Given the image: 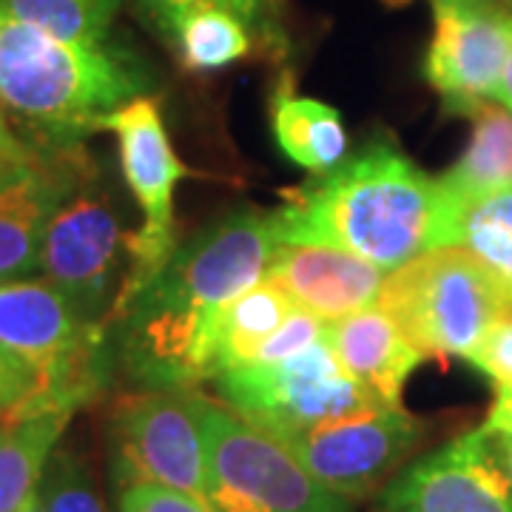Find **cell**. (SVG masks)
<instances>
[{"label":"cell","mask_w":512,"mask_h":512,"mask_svg":"<svg viewBox=\"0 0 512 512\" xmlns=\"http://www.w3.org/2000/svg\"><path fill=\"white\" fill-rule=\"evenodd\" d=\"M379 512H512V484L495 436L481 427L404 470Z\"/></svg>","instance_id":"7c38bea8"},{"label":"cell","mask_w":512,"mask_h":512,"mask_svg":"<svg viewBox=\"0 0 512 512\" xmlns=\"http://www.w3.org/2000/svg\"><path fill=\"white\" fill-rule=\"evenodd\" d=\"M279 245L276 211L242 208L177 248L143 291L106 316L128 379L146 390H191L214 379L217 322L268 276Z\"/></svg>","instance_id":"6da1fadb"},{"label":"cell","mask_w":512,"mask_h":512,"mask_svg":"<svg viewBox=\"0 0 512 512\" xmlns=\"http://www.w3.org/2000/svg\"><path fill=\"white\" fill-rule=\"evenodd\" d=\"M120 512H217L200 495L163 484H131L120 490Z\"/></svg>","instance_id":"484cf974"},{"label":"cell","mask_w":512,"mask_h":512,"mask_svg":"<svg viewBox=\"0 0 512 512\" xmlns=\"http://www.w3.org/2000/svg\"><path fill=\"white\" fill-rule=\"evenodd\" d=\"M146 86L126 52L46 35L0 6V106L49 143H77Z\"/></svg>","instance_id":"3957f363"},{"label":"cell","mask_w":512,"mask_h":512,"mask_svg":"<svg viewBox=\"0 0 512 512\" xmlns=\"http://www.w3.org/2000/svg\"><path fill=\"white\" fill-rule=\"evenodd\" d=\"M467 362L478 367L495 387H512V311L487 330Z\"/></svg>","instance_id":"4316f807"},{"label":"cell","mask_w":512,"mask_h":512,"mask_svg":"<svg viewBox=\"0 0 512 512\" xmlns=\"http://www.w3.org/2000/svg\"><path fill=\"white\" fill-rule=\"evenodd\" d=\"M117 3L120 0H0L9 15L80 46H106Z\"/></svg>","instance_id":"7402d4cb"},{"label":"cell","mask_w":512,"mask_h":512,"mask_svg":"<svg viewBox=\"0 0 512 512\" xmlns=\"http://www.w3.org/2000/svg\"><path fill=\"white\" fill-rule=\"evenodd\" d=\"M92 171L77 143L35 148L18 171L0 183V282L37 271L46 228L77 183Z\"/></svg>","instance_id":"4fadbf2b"},{"label":"cell","mask_w":512,"mask_h":512,"mask_svg":"<svg viewBox=\"0 0 512 512\" xmlns=\"http://www.w3.org/2000/svg\"><path fill=\"white\" fill-rule=\"evenodd\" d=\"M282 242L345 248L396 271L453 245V217L439 180L390 143H376L291 191L276 211Z\"/></svg>","instance_id":"7a4b0ae2"},{"label":"cell","mask_w":512,"mask_h":512,"mask_svg":"<svg viewBox=\"0 0 512 512\" xmlns=\"http://www.w3.org/2000/svg\"><path fill=\"white\" fill-rule=\"evenodd\" d=\"M325 336H328V322L319 319L316 313L296 305L291 316L268 336V342L256 350V356L251 362H279V359H288V356H296V353H302V350L311 348L316 342H322Z\"/></svg>","instance_id":"d4e9b609"},{"label":"cell","mask_w":512,"mask_h":512,"mask_svg":"<svg viewBox=\"0 0 512 512\" xmlns=\"http://www.w3.org/2000/svg\"><path fill=\"white\" fill-rule=\"evenodd\" d=\"M274 137L282 154L311 174H325L345 160L348 131L328 103L288 89L274 97Z\"/></svg>","instance_id":"ac0fdd59"},{"label":"cell","mask_w":512,"mask_h":512,"mask_svg":"<svg viewBox=\"0 0 512 512\" xmlns=\"http://www.w3.org/2000/svg\"><path fill=\"white\" fill-rule=\"evenodd\" d=\"M376 302L424 359H467L487 330L512 311V291L470 251L450 245L390 271Z\"/></svg>","instance_id":"277c9868"},{"label":"cell","mask_w":512,"mask_h":512,"mask_svg":"<svg viewBox=\"0 0 512 512\" xmlns=\"http://www.w3.org/2000/svg\"><path fill=\"white\" fill-rule=\"evenodd\" d=\"M72 416L40 413L0 427V512H20L37 493L43 467Z\"/></svg>","instance_id":"ffe728a7"},{"label":"cell","mask_w":512,"mask_h":512,"mask_svg":"<svg viewBox=\"0 0 512 512\" xmlns=\"http://www.w3.org/2000/svg\"><path fill=\"white\" fill-rule=\"evenodd\" d=\"M111 450L120 490L131 484H163L205 498L200 393L143 390L126 396L111 416Z\"/></svg>","instance_id":"ba28073f"},{"label":"cell","mask_w":512,"mask_h":512,"mask_svg":"<svg viewBox=\"0 0 512 512\" xmlns=\"http://www.w3.org/2000/svg\"><path fill=\"white\" fill-rule=\"evenodd\" d=\"M453 245L470 251L512 291V188L493 191L461 208Z\"/></svg>","instance_id":"44dd1931"},{"label":"cell","mask_w":512,"mask_h":512,"mask_svg":"<svg viewBox=\"0 0 512 512\" xmlns=\"http://www.w3.org/2000/svg\"><path fill=\"white\" fill-rule=\"evenodd\" d=\"M495 100H501V106H507L512 111V52L507 57V66H504V77H501V86H498V97Z\"/></svg>","instance_id":"4dcf8cb0"},{"label":"cell","mask_w":512,"mask_h":512,"mask_svg":"<svg viewBox=\"0 0 512 512\" xmlns=\"http://www.w3.org/2000/svg\"><path fill=\"white\" fill-rule=\"evenodd\" d=\"M512 52V18L487 0H436V29L424 55V77L447 109L467 114L495 100Z\"/></svg>","instance_id":"8fae6325"},{"label":"cell","mask_w":512,"mask_h":512,"mask_svg":"<svg viewBox=\"0 0 512 512\" xmlns=\"http://www.w3.org/2000/svg\"><path fill=\"white\" fill-rule=\"evenodd\" d=\"M214 382L228 410L282 441L325 421L382 407L339 362L328 336L279 362L231 367Z\"/></svg>","instance_id":"8992f818"},{"label":"cell","mask_w":512,"mask_h":512,"mask_svg":"<svg viewBox=\"0 0 512 512\" xmlns=\"http://www.w3.org/2000/svg\"><path fill=\"white\" fill-rule=\"evenodd\" d=\"M467 117H473L470 143L461 160L439 180L453 231L461 208L493 191L512 188V111L493 100H481L467 111Z\"/></svg>","instance_id":"2e32d148"},{"label":"cell","mask_w":512,"mask_h":512,"mask_svg":"<svg viewBox=\"0 0 512 512\" xmlns=\"http://www.w3.org/2000/svg\"><path fill=\"white\" fill-rule=\"evenodd\" d=\"M148 9L157 15V12H168V9H183V6H200V3H214V6H225L231 12H237L248 23H254L262 15V6L265 0H143Z\"/></svg>","instance_id":"f1b7e54d"},{"label":"cell","mask_w":512,"mask_h":512,"mask_svg":"<svg viewBox=\"0 0 512 512\" xmlns=\"http://www.w3.org/2000/svg\"><path fill=\"white\" fill-rule=\"evenodd\" d=\"M421 439L419 419L399 407H370L302 430L285 444L328 490L342 498L376 493Z\"/></svg>","instance_id":"30bf717a"},{"label":"cell","mask_w":512,"mask_h":512,"mask_svg":"<svg viewBox=\"0 0 512 512\" xmlns=\"http://www.w3.org/2000/svg\"><path fill=\"white\" fill-rule=\"evenodd\" d=\"M37 495L46 512H109L89 464L66 447L52 450L37 484Z\"/></svg>","instance_id":"603a6c76"},{"label":"cell","mask_w":512,"mask_h":512,"mask_svg":"<svg viewBox=\"0 0 512 512\" xmlns=\"http://www.w3.org/2000/svg\"><path fill=\"white\" fill-rule=\"evenodd\" d=\"M128 248L109 191L89 171L46 228L37 271L94 322L106 319L111 279Z\"/></svg>","instance_id":"9c48e42d"},{"label":"cell","mask_w":512,"mask_h":512,"mask_svg":"<svg viewBox=\"0 0 512 512\" xmlns=\"http://www.w3.org/2000/svg\"><path fill=\"white\" fill-rule=\"evenodd\" d=\"M20 512H46V507H43V501H40V495H32V498H29V501H26V504H23V510Z\"/></svg>","instance_id":"d6a6232c"},{"label":"cell","mask_w":512,"mask_h":512,"mask_svg":"<svg viewBox=\"0 0 512 512\" xmlns=\"http://www.w3.org/2000/svg\"><path fill=\"white\" fill-rule=\"evenodd\" d=\"M293 308H296V302L276 285L271 276L259 279L251 291L237 296L217 322L214 379L231 367L251 362L256 350L262 348L268 342V336L291 316Z\"/></svg>","instance_id":"d6986e66"},{"label":"cell","mask_w":512,"mask_h":512,"mask_svg":"<svg viewBox=\"0 0 512 512\" xmlns=\"http://www.w3.org/2000/svg\"><path fill=\"white\" fill-rule=\"evenodd\" d=\"M495 447H498L501 464H504V470H507V476H510L512 484V436H495Z\"/></svg>","instance_id":"1f68e13d"},{"label":"cell","mask_w":512,"mask_h":512,"mask_svg":"<svg viewBox=\"0 0 512 512\" xmlns=\"http://www.w3.org/2000/svg\"><path fill=\"white\" fill-rule=\"evenodd\" d=\"M37 390L40 376L35 367L0 345V427L29 419Z\"/></svg>","instance_id":"cb8c5ba5"},{"label":"cell","mask_w":512,"mask_h":512,"mask_svg":"<svg viewBox=\"0 0 512 512\" xmlns=\"http://www.w3.org/2000/svg\"><path fill=\"white\" fill-rule=\"evenodd\" d=\"M328 342L350 376L390 407L402 404L404 384L424 362V353L379 302L330 322Z\"/></svg>","instance_id":"9a60e30c"},{"label":"cell","mask_w":512,"mask_h":512,"mask_svg":"<svg viewBox=\"0 0 512 512\" xmlns=\"http://www.w3.org/2000/svg\"><path fill=\"white\" fill-rule=\"evenodd\" d=\"M165 37L188 72H217L251 52L248 20L214 3L157 12Z\"/></svg>","instance_id":"e0dca14e"},{"label":"cell","mask_w":512,"mask_h":512,"mask_svg":"<svg viewBox=\"0 0 512 512\" xmlns=\"http://www.w3.org/2000/svg\"><path fill=\"white\" fill-rule=\"evenodd\" d=\"M35 148L37 146L23 143L18 134H15V128L6 126V120L0 117V183H6L20 165L35 154Z\"/></svg>","instance_id":"83f0119b"},{"label":"cell","mask_w":512,"mask_h":512,"mask_svg":"<svg viewBox=\"0 0 512 512\" xmlns=\"http://www.w3.org/2000/svg\"><path fill=\"white\" fill-rule=\"evenodd\" d=\"M205 498L217 512H350L274 433L200 396Z\"/></svg>","instance_id":"5b68a950"},{"label":"cell","mask_w":512,"mask_h":512,"mask_svg":"<svg viewBox=\"0 0 512 512\" xmlns=\"http://www.w3.org/2000/svg\"><path fill=\"white\" fill-rule=\"evenodd\" d=\"M268 276L305 311L325 322L345 319L379 299L387 271L319 242H282Z\"/></svg>","instance_id":"5bb4252c"},{"label":"cell","mask_w":512,"mask_h":512,"mask_svg":"<svg viewBox=\"0 0 512 512\" xmlns=\"http://www.w3.org/2000/svg\"><path fill=\"white\" fill-rule=\"evenodd\" d=\"M484 427L495 436H512V387H498Z\"/></svg>","instance_id":"f546056e"},{"label":"cell","mask_w":512,"mask_h":512,"mask_svg":"<svg viewBox=\"0 0 512 512\" xmlns=\"http://www.w3.org/2000/svg\"><path fill=\"white\" fill-rule=\"evenodd\" d=\"M100 126L117 134L123 177L143 211V225L128 234V274L117 296L111 299L106 313L111 316L143 291L177 254L174 188L188 174V168L174 154L160 106L143 94L109 111Z\"/></svg>","instance_id":"52a82bcc"}]
</instances>
